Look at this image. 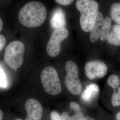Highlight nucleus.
<instances>
[{
  "label": "nucleus",
  "mask_w": 120,
  "mask_h": 120,
  "mask_svg": "<svg viewBox=\"0 0 120 120\" xmlns=\"http://www.w3.org/2000/svg\"><path fill=\"white\" fill-rule=\"evenodd\" d=\"M47 11L44 4L38 1L26 3L18 13L20 22L29 28H35L41 26L45 22Z\"/></svg>",
  "instance_id": "obj_1"
},
{
  "label": "nucleus",
  "mask_w": 120,
  "mask_h": 120,
  "mask_svg": "<svg viewBox=\"0 0 120 120\" xmlns=\"http://www.w3.org/2000/svg\"><path fill=\"white\" fill-rule=\"evenodd\" d=\"M76 6L80 13V24L82 30L90 32L94 23L99 5L94 0H77Z\"/></svg>",
  "instance_id": "obj_2"
},
{
  "label": "nucleus",
  "mask_w": 120,
  "mask_h": 120,
  "mask_svg": "<svg viewBox=\"0 0 120 120\" xmlns=\"http://www.w3.org/2000/svg\"><path fill=\"white\" fill-rule=\"evenodd\" d=\"M25 51L24 44L20 41H14L5 48L4 54L5 62L11 68L17 71L22 66L24 61Z\"/></svg>",
  "instance_id": "obj_3"
},
{
  "label": "nucleus",
  "mask_w": 120,
  "mask_h": 120,
  "mask_svg": "<svg viewBox=\"0 0 120 120\" xmlns=\"http://www.w3.org/2000/svg\"><path fill=\"white\" fill-rule=\"evenodd\" d=\"M41 80L45 91L49 94L56 96L61 91V86L58 73L50 66L43 69L41 74Z\"/></svg>",
  "instance_id": "obj_4"
},
{
  "label": "nucleus",
  "mask_w": 120,
  "mask_h": 120,
  "mask_svg": "<svg viewBox=\"0 0 120 120\" xmlns=\"http://www.w3.org/2000/svg\"><path fill=\"white\" fill-rule=\"evenodd\" d=\"M65 84L67 90L72 94H80L82 87L78 77V68L77 64L73 61L69 60L65 64Z\"/></svg>",
  "instance_id": "obj_5"
},
{
  "label": "nucleus",
  "mask_w": 120,
  "mask_h": 120,
  "mask_svg": "<svg viewBox=\"0 0 120 120\" xmlns=\"http://www.w3.org/2000/svg\"><path fill=\"white\" fill-rule=\"evenodd\" d=\"M69 31L65 28L58 29L52 32L46 46V51L49 56L56 57L60 52L61 42L69 36Z\"/></svg>",
  "instance_id": "obj_6"
},
{
  "label": "nucleus",
  "mask_w": 120,
  "mask_h": 120,
  "mask_svg": "<svg viewBox=\"0 0 120 120\" xmlns=\"http://www.w3.org/2000/svg\"><path fill=\"white\" fill-rule=\"evenodd\" d=\"M86 75L90 80L103 77L106 74L108 68L102 62L94 60L87 63L85 66Z\"/></svg>",
  "instance_id": "obj_7"
},
{
  "label": "nucleus",
  "mask_w": 120,
  "mask_h": 120,
  "mask_svg": "<svg viewBox=\"0 0 120 120\" xmlns=\"http://www.w3.org/2000/svg\"><path fill=\"white\" fill-rule=\"evenodd\" d=\"M25 107L27 113L26 120H41L43 109L38 100L34 98L28 99L26 102Z\"/></svg>",
  "instance_id": "obj_8"
},
{
  "label": "nucleus",
  "mask_w": 120,
  "mask_h": 120,
  "mask_svg": "<svg viewBox=\"0 0 120 120\" xmlns=\"http://www.w3.org/2000/svg\"><path fill=\"white\" fill-rule=\"evenodd\" d=\"M105 18L100 12L97 13L93 27L90 32V41L94 43L100 38L101 32L103 27Z\"/></svg>",
  "instance_id": "obj_9"
},
{
  "label": "nucleus",
  "mask_w": 120,
  "mask_h": 120,
  "mask_svg": "<svg viewBox=\"0 0 120 120\" xmlns=\"http://www.w3.org/2000/svg\"><path fill=\"white\" fill-rule=\"evenodd\" d=\"M52 28L55 30L64 27L66 24L65 14L62 9L57 8L52 13L51 21Z\"/></svg>",
  "instance_id": "obj_10"
},
{
  "label": "nucleus",
  "mask_w": 120,
  "mask_h": 120,
  "mask_svg": "<svg viewBox=\"0 0 120 120\" xmlns=\"http://www.w3.org/2000/svg\"><path fill=\"white\" fill-rule=\"evenodd\" d=\"M99 91L98 86L96 84H91L87 86L82 94V100L86 103L90 102L97 96Z\"/></svg>",
  "instance_id": "obj_11"
},
{
  "label": "nucleus",
  "mask_w": 120,
  "mask_h": 120,
  "mask_svg": "<svg viewBox=\"0 0 120 120\" xmlns=\"http://www.w3.org/2000/svg\"><path fill=\"white\" fill-rule=\"evenodd\" d=\"M108 42L114 45H120V25L116 24L113 26L109 34Z\"/></svg>",
  "instance_id": "obj_12"
},
{
  "label": "nucleus",
  "mask_w": 120,
  "mask_h": 120,
  "mask_svg": "<svg viewBox=\"0 0 120 120\" xmlns=\"http://www.w3.org/2000/svg\"><path fill=\"white\" fill-rule=\"evenodd\" d=\"M112 19L106 16L104 19L103 27L101 32L100 38L102 41L107 40L108 38L112 27Z\"/></svg>",
  "instance_id": "obj_13"
},
{
  "label": "nucleus",
  "mask_w": 120,
  "mask_h": 120,
  "mask_svg": "<svg viewBox=\"0 0 120 120\" xmlns=\"http://www.w3.org/2000/svg\"><path fill=\"white\" fill-rule=\"evenodd\" d=\"M110 15L112 20L120 25V3H114L112 5Z\"/></svg>",
  "instance_id": "obj_14"
},
{
  "label": "nucleus",
  "mask_w": 120,
  "mask_h": 120,
  "mask_svg": "<svg viewBox=\"0 0 120 120\" xmlns=\"http://www.w3.org/2000/svg\"><path fill=\"white\" fill-rule=\"evenodd\" d=\"M62 120H82L84 117L81 112H76L73 116H70L69 112H64L61 115Z\"/></svg>",
  "instance_id": "obj_15"
},
{
  "label": "nucleus",
  "mask_w": 120,
  "mask_h": 120,
  "mask_svg": "<svg viewBox=\"0 0 120 120\" xmlns=\"http://www.w3.org/2000/svg\"><path fill=\"white\" fill-rule=\"evenodd\" d=\"M107 83L112 88L116 89L120 84L119 78L116 75H111L108 79Z\"/></svg>",
  "instance_id": "obj_16"
},
{
  "label": "nucleus",
  "mask_w": 120,
  "mask_h": 120,
  "mask_svg": "<svg viewBox=\"0 0 120 120\" xmlns=\"http://www.w3.org/2000/svg\"><path fill=\"white\" fill-rule=\"evenodd\" d=\"M0 88L2 89H5L8 86L7 78L5 73L2 68L1 65H0Z\"/></svg>",
  "instance_id": "obj_17"
},
{
  "label": "nucleus",
  "mask_w": 120,
  "mask_h": 120,
  "mask_svg": "<svg viewBox=\"0 0 120 120\" xmlns=\"http://www.w3.org/2000/svg\"><path fill=\"white\" fill-rule=\"evenodd\" d=\"M112 104L114 106L120 105V88L117 92H114L112 98Z\"/></svg>",
  "instance_id": "obj_18"
},
{
  "label": "nucleus",
  "mask_w": 120,
  "mask_h": 120,
  "mask_svg": "<svg viewBox=\"0 0 120 120\" xmlns=\"http://www.w3.org/2000/svg\"><path fill=\"white\" fill-rule=\"evenodd\" d=\"M69 107L72 110H73V111L76 112H81V109L80 106L77 103L74 101H72L70 103Z\"/></svg>",
  "instance_id": "obj_19"
},
{
  "label": "nucleus",
  "mask_w": 120,
  "mask_h": 120,
  "mask_svg": "<svg viewBox=\"0 0 120 120\" xmlns=\"http://www.w3.org/2000/svg\"><path fill=\"white\" fill-rule=\"evenodd\" d=\"M51 120H62L61 116L57 112H52L50 114Z\"/></svg>",
  "instance_id": "obj_20"
},
{
  "label": "nucleus",
  "mask_w": 120,
  "mask_h": 120,
  "mask_svg": "<svg viewBox=\"0 0 120 120\" xmlns=\"http://www.w3.org/2000/svg\"><path fill=\"white\" fill-rule=\"evenodd\" d=\"M56 1L60 4L67 5L71 4L74 0H55Z\"/></svg>",
  "instance_id": "obj_21"
},
{
  "label": "nucleus",
  "mask_w": 120,
  "mask_h": 120,
  "mask_svg": "<svg viewBox=\"0 0 120 120\" xmlns=\"http://www.w3.org/2000/svg\"><path fill=\"white\" fill-rule=\"evenodd\" d=\"M5 38L3 35H0V51H1L5 44Z\"/></svg>",
  "instance_id": "obj_22"
},
{
  "label": "nucleus",
  "mask_w": 120,
  "mask_h": 120,
  "mask_svg": "<svg viewBox=\"0 0 120 120\" xmlns=\"http://www.w3.org/2000/svg\"><path fill=\"white\" fill-rule=\"evenodd\" d=\"M3 28V22L2 19H0V31H1Z\"/></svg>",
  "instance_id": "obj_23"
},
{
  "label": "nucleus",
  "mask_w": 120,
  "mask_h": 120,
  "mask_svg": "<svg viewBox=\"0 0 120 120\" xmlns=\"http://www.w3.org/2000/svg\"><path fill=\"white\" fill-rule=\"evenodd\" d=\"M82 120H95L94 119L90 117H85L82 119Z\"/></svg>",
  "instance_id": "obj_24"
},
{
  "label": "nucleus",
  "mask_w": 120,
  "mask_h": 120,
  "mask_svg": "<svg viewBox=\"0 0 120 120\" xmlns=\"http://www.w3.org/2000/svg\"><path fill=\"white\" fill-rule=\"evenodd\" d=\"M116 120H120V112L117 113V114H116Z\"/></svg>",
  "instance_id": "obj_25"
},
{
  "label": "nucleus",
  "mask_w": 120,
  "mask_h": 120,
  "mask_svg": "<svg viewBox=\"0 0 120 120\" xmlns=\"http://www.w3.org/2000/svg\"><path fill=\"white\" fill-rule=\"evenodd\" d=\"M3 112L1 110L0 111V120H2L3 118Z\"/></svg>",
  "instance_id": "obj_26"
},
{
  "label": "nucleus",
  "mask_w": 120,
  "mask_h": 120,
  "mask_svg": "<svg viewBox=\"0 0 120 120\" xmlns=\"http://www.w3.org/2000/svg\"><path fill=\"white\" fill-rule=\"evenodd\" d=\"M16 120H22L21 119H16Z\"/></svg>",
  "instance_id": "obj_27"
}]
</instances>
